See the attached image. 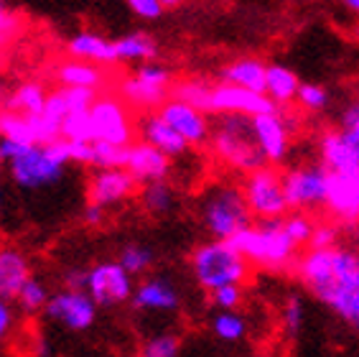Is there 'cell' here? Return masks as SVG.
Listing matches in <instances>:
<instances>
[{
  "label": "cell",
  "mask_w": 359,
  "mask_h": 357,
  "mask_svg": "<svg viewBox=\"0 0 359 357\" xmlns=\"http://www.w3.org/2000/svg\"><path fill=\"white\" fill-rule=\"evenodd\" d=\"M128 8L133 15H138L143 21H158L166 13V6L161 0H128Z\"/></svg>",
  "instance_id": "43"
},
{
  "label": "cell",
  "mask_w": 359,
  "mask_h": 357,
  "mask_svg": "<svg viewBox=\"0 0 359 357\" xmlns=\"http://www.w3.org/2000/svg\"><path fill=\"white\" fill-rule=\"evenodd\" d=\"M0 141H11L18 145H36L34 120L21 112L6 110L0 115Z\"/></svg>",
  "instance_id": "31"
},
{
  "label": "cell",
  "mask_w": 359,
  "mask_h": 357,
  "mask_svg": "<svg viewBox=\"0 0 359 357\" xmlns=\"http://www.w3.org/2000/svg\"><path fill=\"white\" fill-rule=\"evenodd\" d=\"M115 261L135 278V275H143L151 271L153 263H156V253H153L148 245H143V242H130V245L120 247V253Z\"/></svg>",
  "instance_id": "32"
},
{
  "label": "cell",
  "mask_w": 359,
  "mask_h": 357,
  "mask_svg": "<svg viewBox=\"0 0 359 357\" xmlns=\"http://www.w3.org/2000/svg\"><path fill=\"white\" fill-rule=\"evenodd\" d=\"M209 332L222 344H240L248 337L250 324L240 311H215L209 319Z\"/></svg>",
  "instance_id": "30"
},
{
  "label": "cell",
  "mask_w": 359,
  "mask_h": 357,
  "mask_svg": "<svg viewBox=\"0 0 359 357\" xmlns=\"http://www.w3.org/2000/svg\"><path fill=\"white\" fill-rule=\"evenodd\" d=\"M123 169L140 186H145V184H156V181H168V176L173 174V161L168 156H163L161 151H156L153 145L143 143V141L135 138L125 148Z\"/></svg>",
  "instance_id": "19"
},
{
  "label": "cell",
  "mask_w": 359,
  "mask_h": 357,
  "mask_svg": "<svg viewBox=\"0 0 359 357\" xmlns=\"http://www.w3.org/2000/svg\"><path fill=\"white\" fill-rule=\"evenodd\" d=\"M326 214L337 225L359 222V174H329L326 184Z\"/></svg>",
  "instance_id": "18"
},
{
  "label": "cell",
  "mask_w": 359,
  "mask_h": 357,
  "mask_svg": "<svg viewBox=\"0 0 359 357\" xmlns=\"http://www.w3.org/2000/svg\"><path fill=\"white\" fill-rule=\"evenodd\" d=\"M56 82L62 87H79V89H92L100 92L104 84L110 82V77L102 67L90 62H79V59H62L54 67Z\"/></svg>",
  "instance_id": "25"
},
{
  "label": "cell",
  "mask_w": 359,
  "mask_h": 357,
  "mask_svg": "<svg viewBox=\"0 0 359 357\" xmlns=\"http://www.w3.org/2000/svg\"><path fill=\"white\" fill-rule=\"evenodd\" d=\"M3 202H6V189H3V174H0V214H3Z\"/></svg>",
  "instance_id": "51"
},
{
  "label": "cell",
  "mask_w": 359,
  "mask_h": 357,
  "mask_svg": "<svg viewBox=\"0 0 359 357\" xmlns=\"http://www.w3.org/2000/svg\"><path fill=\"white\" fill-rule=\"evenodd\" d=\"M69 151L64 141L48 145H28L21 156L6 166L8 178L23 192H39L59 184L69 171Z\"/></svg>",
  "instance_id": "6"
},
{
  "label": "cell",
  "mask_w": 359,
  "mask_h": 357,
  "mask_svg": "<svg viewBox=\"0 0 359 357\" xmlns=\"http://www.w3.org/2000/svg\"><path fill=\"white\" fill-rule=\"evenodd\" d=\"M59 95H62L67 112H90L95 100L100 97L97 92H92V89H79V87H62Z\"/></svg>",
  "instance_id": "39"
},
{
  "label": "cell",
  "mask_w": 359,
  "mask_h": 357,
  "mask_svg": "<svg viewBox=\"0 0 359 357\" xmlns=\"http://www.w3.org/2000/svg\"><path fill=\"white\" fill-rule=\"evenodd\" d=\"M209 301L215 311H237L245 304V286H224L209 294Z\"/></svg>",
  "instance_id": "40"
},
{
  "label": "cell",
  "mask_w": 359,
  "mask_h": 357,
  "mask_svg": "<svg viewBox=\"0 0 359 357\" xmlns=\"http://www.w3.org/2000/svg\"><path fill=\"white\" fill-rule=\"evenodd\" d=\"M285 235H288L296 247H309L311 245L313 230H316V217L306 212H290L283 217Z\"/></svg>",
  "instance_id": "35"
},
{
  "label": "cell",
  "mask_w": 359,
  "mask_h": 357,
  "mask_svg": "<svg viewBox=\"0 0 359 357\" xmlns=\"http://www.w3.org/2000/svg\"><path fill=\"white\" fill-rule=\"evenodd\" d=\"M184 352V337L179 332H156L143 342L140 357H181Z\"/></svg>",
  "instance_id": "33"
},
{
  "label": "cell",
  "mask_w": 359,
  "mask_h": 357,
  "mask_svg": "<svg viewBox=\"0 0 359 357\" xmlns=\"http://www.w3.org/2000/svg\"><path fill=\"white\" fill-rule=\"evenodd\" d=\"M130 304L145 314H176L181 309V291L166 275H148L135 286Z\"/></svg>",
  "instance_id": "20"
},
{
  "label": "cell",
  "mask_w": 359,
  "mask_h": 357,
  "mask_svg": "<svg viewBox=\"0 0 359 357\" xmlns=\"http://www.w3.org/2000/svg\"><path fill=\"white\" fill-rule=\"evenodd\" d=\"M339 245V225L332 220H316V230L311 238V250H324V247Z\"/></svg>",
  "instance_id": "41"
},
{
  "label": "cell",
  "mask_w": 359,
  "mask_h": 357,
  "mask_svg": "<svg viewBox=\"0 0 359 357\" xmlns=\"http://www.w3.org/2000/svg\"><path fill=\"white\" fill-rule=\"evenodd\" d=\"M196 217L207 230L209 240H232L245 227L252 225L240 186L229 181H215L201 189L196 200Z\"/></svg>",
  "instance_id": "3"
},
{
  "label": "cell",
  "mask_w": 359,
  "mask_h": 357,
  "mask_svg": "<svg viewBox=\"0 0 359 357\" xmlns=\"http://www.w3.org/2000/svg\"><path fill=\"white\" fill-rule=\"evenodd\" d=\"M140 194V184L125 169H97L87 181V205L100 209L120 207L125 202L135 200Z\"/></svg>",
  "instance_id": "15"
},
{
  "label": "cell",
  "mask_w": 359,
  "mask_h": 357,
  "mask_svg": "<svg viewBox=\"0 0 359 357\" xmlns=\"http://www.w3.org/2000/svg\"><path fill=\"white\" fill-rule=\"evenodd\" d=\"M82 222L87 227H100L104 222V209H100V207H95V205H87L82 212Z\"/></svg>",
  "instance_id": "48"
},
{
  "label": "cell",
  "mask_w": 359,
  "mask_h": 357,
  "mask_svg": "<svg viewBox=\"0 0 359 357\" xmlns=\"http://www.w3.org/2000/svg\"><path fill=\"white\" fill-rule=\"evenodd\" d=\"M173 84H176V77L171 67L161 62H145L120 77L115 84L118 87L115 95L130 110H143L140 115H145V112H156L166 100H171Z\"/></svg>",
  "instance_id": "7"
},
{
  "label": "cell",
  "mask_w": 359,
  "mask_h": 357,
  "mask_svg": "<svg viewBox=\"0 0 359 357\" xmlns=\"http://www.w3.org/2000/svg\"><path fill=\"white\" fill-rule=\"evenodd\" d=\"M0 245H3V242H0Z\"/></svg>",
  "instance_id": "56"
},
{
  "label": "cell",
  "mask_w": 359,
  "mask_h": 357,
  "mask_svg": "<svg viewBox=\"0 0 359 357\" xmlns=\"http://www.w3.org/2000/svg\"><path fill=\"white\" fill-rule=\"evenodd\" d=\"M242 200L248 205L250 217L257 222L283 220L290 212L283 192V174L276 166H263L257 171L248 174L240 184Z\"/></svg>",
  "instance_id": "8"
},
{
  "label": "cell",
  "mask_w": 359,
  "mask_h": 357,
  "mask_svg": "<svg viewBox=\"0 0 359 357\" xmlns=\"http://www.w3.org/2000/svg\"><path fill=\"white\" fill-rule=\"evenodd\" d=\"M67 54L69 59H79V62H90L97 67H104V64H115L118 56H115V39H107L102 34H95V31H79L67 41Z\"/></svg>",
  "instance_id": "24"
},
{
  "label": "cell",
  "mask_w": 359,
  "mask_h": 357,
  "mask_svg": "<svg viewBox=\"0 0 359 357\" xmlns=\"http://www.w3.org/2000/svg\"><path fill=\"white\" fill-rule=\"evenodd\" d=\"M344 8L349 11V13L359 15V0H344Z\"/></svg>",
  "instance_id": "50"
},
{
  "label": "cell",
  "mask_w": 359,
  "mask_h": 357,
  "mask_svg": "<svg viewBox=\"0 0 359 357\" xmlns=\"http://www.w3.org/2000/svg\"><path fill=\"white\" fill-rule=\"evenodd\" d=\"M156 54H158V41L148 31H133V34H125L120 39H115V56H118V62L125 64L156 62Z\"/></svg>",
  "instance_id": "28"
},
{
  "label": "cell",
  "mask_w": 359,
  "mask_h": 357,
  "mask_svg": "<svg viewBox=\"0 0 359 357\" xmlns=\"http://www.w3.org/2000/svg\"><path fill=\"white\" fill-rule=\"evenodd\" d=\"M229 242L240 250V255L250 263V268L285 271L290 266L296 268L298 263V247L285 235L283 220L255 222V225L245 227Z\"/></svg>",
  "instance_id": "4"
},
{
  "label": "cell",
  "mask_w": 359,
  "mask_h": 357,
  "mask_svg": "<svg viewBox=\"0 0 359 357\" xmlns=\"http://www.w3.org/2000/svg\"><path fill=\"white\" fill-rule=\"evenodd\" d=\"M18 34H21V15L11 8L0 6V54L8 46V41H13Z\"/></svg>",
  "instance_id": "42"
},
{
  "label": "cell",
  "mask_w": 359,
  "mask_h": 357,
  "mask_svg": "<svg viewBox=\"0 0 359 357\" xmlns=\"http://www.w3.org/2000/svg\"><path fill=\"white\" fill-rule=\"evenodd\" d=\"M265 74H268V64L257 56H237L219 69V82L235 84L240 89L265 95Z\"/></svg>",
  "instance_id": "23"
},
{
  "label": "cell",
  "mask_w": 359,
  "mask_h": 357,
  "mask_svg": "<svg viewBox=\"0 0 359 357\" xmlns=\"http://www.w3.org/2000/svg\"><path fill=\"white\" fill-rule=\"evenodd\" d=\"M248 357H263V355H248Z\"/></svg>",
  "instance_id": "54"
},
{
  "label": "cell",
  "mask_w": 359,
  "mask_h": 357,
  "mask_svg": "<svg viewBox=\"0 0 359 357\" xmlns=\"http://www.w3.org/2000/svg\"><path fill=\"white\" fill-rule=\"evenodd\" d=\"M209 148L222 166L237 174H252L263 169L265 158L257 151L255 136H252V120L240 115H222L212 120V136Z\"/></svg>",
  "instance_id": "5"
},
{
  "label": "cell",
  "mask_w": 359,
  "mask_h": 357,
  "mask_svg": "<svg viewBox=\"0 0 359 357\" xmlns=\"http://www.w3.org/2000/svg\"><path fill=\"white\" fill-rule=\"evenodd\" d=\"M339 128L341 131H349V133H357L359 136V105L354 103H346L341 115H339Z\"/></svg>",
  "instance_id": "45"
},
{
  "label": "cell",
  "mask_w": 359,
  "mask_h": 357,
  "mask_svg": "<svg viewBox=\"0 0 359 357\" xmlns=\"http://www.w3.org/2000/svg\"><path fill=\"white\" fill-rule=\"evenodd\" d=\"M352 100L359 105V79H357V84H354V97H352Z\"/></svg>",
  "instance_id": "53"
},
{
  "label": "cell",
  "mask_w": 359,
  "mask_h": 357,
  "mask_svg": "<svg viewBox=\"0 0 359 357\" xmlns=\"http://www.w3.org/2000/svg\"><path fill=\"white\" fill-rule=\"evenodd\" d=\"M156 112H158L191 148L209 143V136H212V117H209L207 112L196 110V108L181 103L176 97L166 100Z\"/></svg>",
  "instance_id": "17"
},
{
  "label": "cell",
  "mask_w": 359,
  "mask_h": 357,
  "mask_svg": "<svg viewBox=\"0 0 359 357\" xmlns=\"http://www.w3.org/2000/svg\"><path fill=\"white\" fill-rule=\"evenodd\" d=\"M84 291L97 306H120V304L133 301L135 294V278H133L118 261H97L87 268L84 275Z\"/></svg>",
  "instance_id": "11"
},
{
  "label": "cell",
  "mask_w": 359,
  "mask_h": 357,
  "mask_svg": "<svg viewBox=\"0 0 359 357\" xmlns=\"http://www.w3.org/2000/svg\"><path fill=\"white\" fill-rule=\"evenodd\" d=\"M357 330H359V322H357Z\"/></svg>",
  "instance_id": "55"
},
{
  "label": "cell",
  "mask_w": 359,
  "mask_h": 357,
  "mask_svg": "<svg viewBox=\"0 0 359 357\" xmlns=\"http://www.w3.org/2000/svg\"><path fill=\"white\" fill-rule=\"evenodd\" d=\"M48 97H51V92H48L46 82H41V79H23L8 92V110L21 112L26 117H36L41 115V110L46 108Z\"/></svg>",
  "instance_id": "27"
},
{
  "label": "cell",
  "mask_w": 359,
  "mask_h": 357,
  "mask_svg": "<svg viewBox=\"0 0 359 357\" xmlns=\"http://www.w3.org/2000/svg\"><path fill=\"white\" fill-rule=\"evenodd\" d=\"M28 145H18V143H11V141H0V164L8 166L11 161H15V158L21 156L23 151H26Z\"/></svg>",
  "instance_id": "46"
},
{
  "label": "cell",
  "mask_w": 359,
  "mask_h": 357,
  "mask_svg": "<svg viewBox=\"0 0 359 357\" xmlns=\"http://www.w3.org/2000/svg\"><path fill=\"white\" fill-rule=\"evenodd\" d=\"M296 273L306 289L326 304L339 319L359 322V250L334 245L324 250H306L296 263Z\"/></svg>",
  "instance_id": "1"
},
{
  "label": "cell",
  "mask_w": 359,
  "mask_h": 357,
  "mask_svg": "<svg viewBox=\"0 0 359 357\" xmlns=\"http://www.w3.org/2000/svg\"><path fill=\"white\" fill-rule=\"evenodd\" d=\"M296 103L309 112H324L332 105V92L318 82H301Z\"/></svg>",
  "instance_id": "36"
},
{
  "label": "cell",
  "mask_w": 359,
  "mask_h": 357,
  "mask_svg": "<svg viewBox=\"0 0 359 357\" xmlns=\"http://www.w3.org/2000/svg\"><path fill=\"white\" fill-rule=\"evenodd\" d=\"M84 275H87V268H69V271L64 273V289L84 291Z\"/></svg>",
  "instance_id": "47"
},
{
  "label": "cell",
  "mask_w": 359,
  "mask_h": 357,
  "mask_svg": "<svg viewBox=\"0 0 359 357\" xmlns=\"http://www.w3.org/2000/svg\"><path fill=\"white\" fill-rule=\"evenodd\" d=\"M43 314L54 324H62L69 332H87L95 327L100 306L90 299V294L82 289H59L51 291V299L46 304Z\"/></svg>",
  "instance_id": "13"
},
{
  "label": "cell",
  "mask_w": 359,
  "mask_h": 357,
  "mask_svg": "<svg viewBox=\"0 0 359 357\" xmlns=\"http://www.w3.org/2000/svg\"><path fill=\"white\" fill-rule=\"evenodd\" d=\"M125 148H115L107 143H95L92 141V169H123Z\"/></svg>",
  "instance_id": "38"
},
{
  "label": "cell",
  "mask_w": 359,
  "mask_h": 357,
  "mask_svg": "<svg viewBox=\"0 0 359 357\" xmlns=\"http://www.w3.org/2000/svg\"><path fill=\"white\" fill-rule=\"evenodd\" d=\"M15 327V309H13V301H6V299H0V344L6 342L11 332Z\"/></svg>",
  "instance_id": "44"
},
{
  "label": "cell",
  "mask_w": 359,
  "mask_h": 357,
  "mask_svg": "<svg viewBox=\"0 0 359 357\" xmlns=\"http://www.w3.org/2000/svg\"><path fill=\"white\" fill-rule=\"evenodd\" d=\"M304 319H306V306L304 299L296 294H290L283 301V309H280V324L288 337H296L298 332L304 330Z\"/></svg>",
  "instance_id": "37"
},
{
  "label": "cell",
  "mask_w": 359,
  "mask_h": 357,
  "mask_svg": "<svg viewBox=\"0 0 359 357\" xmlns=\"http://www.w3.org/2000/svg\"><path fill=\"white\" fill-rule=\"evenodd\" d=\"M298 128V117L285 110L268 112V115L252 117V136H255L257 151L263 153L265 164L278 166L288 161L293 148V136Z\"/></svg>",
  "instance_id": "12"
},
{
  "label": "cell",
  "mask_w": 359,
  "mask_h": 357,
  "mask_svg": "<svg viewBox=\"0 0 359 357\" xmlns=\"http://www.w3.org/2000/svg\"><path fill=\"white\" fill-rule=\"evenodd\" d=\"M189 268L196 286L207 294L224 286H245L250 278V263L229 240H201L194 245Z\"/></svg>",
  "instance_id": "2"
},
{
  "label": "cell",
  "mask_w": 359,
  "mask_h": 357,
  "mask_svg": "<svg viewBox=\"0 0 359 357\" xmlns=\"http://www.w3.org/2000/svg\"><path fill=\"white\" fill-rule=\"evenodd\" d=\"M326 184H329V171L318 161L290 166L288 171L283 174V192L288 209L306 214L324 209Z\"/></svg>",
  "instance_id": "10"
},
{
  "label": "cell",
  "mask_w": 359,
  "mask_h": 357,
  "mask_svg": "<svg viewBox=\"0 0 359 357\" xmlns=\"http://www.w3.org/2000/svg\"><path fill=\"white\" fill-rule=\"evenodd\" d=\"M140 207L151 217H168L179 207V192L171 181H156V184L140 186Z\"/></svg>",
  "instance_id": "29"
},
{
  "label": "cell",
  "mask_w": 359,
  "mask_h": 357,
  "mask_svg": "<svg viewBox=\"0 0 359 357\" xmlns=\"http://www.w3.org/2000/svg\"><path fill=\"white\" fill-rule=\"evenodd\" d=\"M298 87H301V79L290 67L285 64H268V74H265V97L276 105L278 110L280 108H288L290 103H296Z\"/></svg>",
  "instance_id": "26"
},
{
  "label": "cell",
  "mask_w": 359,
  "mask_h": 357,
  "mask_svg": "<svg viewBox=\"0 0 359 357\" xmlns=\"http://www.w3.org/2000/svg\"><path fill=\"white\" fill-rule=\"evenodd\" d=\"M278 108L270 103L265 95H255V92H248V89H240L235 84H224L215 82L212 84V92H209V103H207V115H240V117H260L268 115V112H276Z\"/></svg>",
  "instance_id": "14"
},
{
  "label": "cell",
  "mask_w": 359,
  "mask_h": 357,
  "mask_svg": "<svg viewBox=\"0 0 359 357\" xmlns=\"http://www.w3.org/2000/svg\"><path fill=\"white\" fill-rule=\"evenodd\" d=\"M135 117L118 95H100L90 110L92 141L128 148L135 141Z\"/></svg>",
  "instance_id": "9"
},
{
  "label": "cell",
  "mask_w": 359,
  "mask_h": 357,
  "mask_svg": "<svg viewBox=\"0 0 359 357\" xmlns=\"http://www.w3.org/2000/svg\"><path fill=\"white\" fill-rule=\"evenodd\" d=\"M8 110V89L0 87V115Z\"/></svg>",
  "instance_id": "49"
},
{
  "label": "cell",
  "mask_w": 359,
  "mask_h": 357,
  "mask_svg": "<svg viewBox=\"0 0 359 357\" xmlns=\"http://www.w3.org/2000/svg\"><path fill=\"white\" fill-rule=\"evenodd\" d=\"M48 299H51V289L46 286V281H41L39 275H31L15 301L26 314H39V311H46Z\"/></svg>",
  "instance_id": "34"
},
{
  "label": "cell",
  "mask_w": 359,
  "mask_h": 357,
  "mask_svg": "<svg viewBox=\"0 0 359 357\" xmlns=\"http://www.w3.org/2000/svg\"><path fill=\"white\" fill-rule=\"evenodd\" d=\"M349 34H352V39H354V41H359V21L354 23L352 28H349Z\"/></svg>",
  "instance_id": "52"
},
{
  "label": "cell",
  "mask_w": 359,
  "mask_h": 357,
  "mask_svg": "<svg viewBox=\"0 0 359 357\" xmlns=\"http://www.w3.org/2000/svg\"><path fill=\"white\" fill-rule=\"evenodd\" d=\"M31 275V261L21 247L0 245V299L15 301Z\"/></svg>",
  "instance_id": "22"
},
{
  "label": "cell",
  "mask_w": 359,
  "mask_h": 357,
  "mask_svg": "<svg viewBox=\"0 0 359 357\" xmlns=\"http://www.w3.org/2000/svg\"><path fill=\"white\" fill-rule=\"evenodd\" d=\"M318 164L329 174H359V136L329 128L318 136Z\"/></svg>",
  "instance_id": "16"
},
{
  "label": "cell",
  "mask_w": 359,
  "mask_h": 357,
  "mask_svg": "<svg viewBox=\"0 0 359 357\" xmlns=\"http://www.w3.org/2000/svg\"><path fill=\"white\" fill-rule=\"evenodd\" d=\"M135 136H138V141L153 145L156 151H161L163 156L171 158V161L173 158H184L191 151V145L173 131L158 112H145V115H140L138 123H135Z\"/></svg>",
  "instance_id": "21"
},
{
  "label": "cell",
  "mask_w": 359,
  "mask_h": 357,
  "mask_svg": "<svg viewBox=\"0 0 359 357\" xmlns=\"http://www.w3.org/2000/svg\"><path fill=\"white\" fill-rule=\"evenodd\" d=\"M138 357H140V355H138Z\"/></svg>",
  "instance_id": "57"
}]
</instances>
